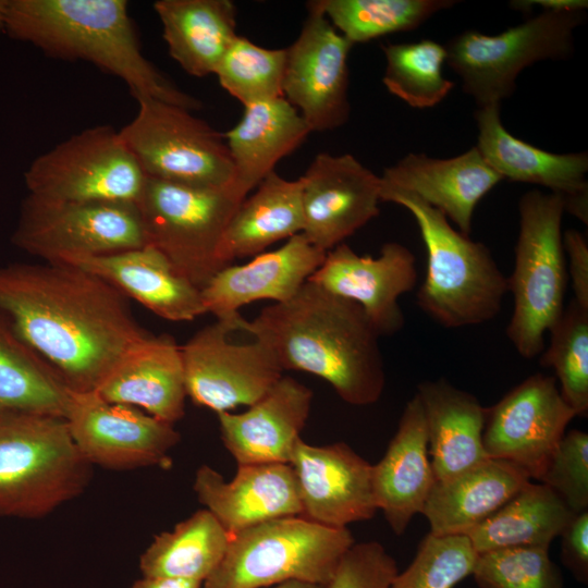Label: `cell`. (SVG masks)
<instances>
[{"label": "cell", "instance_id": "obj_3", "mask_svg": "<svg viewBox=\"0 0 588 588\" xmlns=\"http://www.w3.org/2000/svg\"><path fill=\"white\" fill-rule=\"evenodd\" d=\"M125 0H9L5 29L63 60H84L121 78L135 99L155 98L189 111L198 99L146 59Z\"/></svg>", "mask_w": 588, "mask_h": 588}, {"label": "cell", "instance_id": "obj_45", "mask_svg": "<svg viewBox=\"0 0 588 588\" xmlns=\"http://www.w3.org/2000/svg\"><path fill=\"white\" fill-rule=\"evenodd\" d=\"M564 253L568 257V271L572 280L574 299L583 308L588 309V244L583 233L567 230L563 236Z\"/></svg>", "mask_w": 588, "mask_h": 588}, {"label": "cell", "instance_id": "obj_21", "mask_svg": "<svg viewBox=\"0 0 588 588\" xmlns=\"http://www.w3.org/2000/svg\"><path fill=\"white\" fill-rule=\"evenodd\" d=\"M475 121L476 148L502 180L548 187L563 198L565 211L587 223L586 151L556 154L515 137L503 126L497 103L479 107Z\"/></svg>", "mask_w": 588, "mask_h": 588}, {"label": "cell", "instance_id": "obj_46", "mask_svg": "<svg viewBox=\"0 0 588 588\" xmlns=\"http://www.w3.org/2000/svg\"><path fill=\"white\" fill-rule=\"evenodd\" d=\"M511 5L520 11H529L539 7L542 11H585L588 7L586 0H519L512 1Z\"/></svg>", "mask_w": 588, "mask_h": 588}, {"label": "cell", "instance_id": "obj_47", "mask_svg": "<svg viewBox=\"0 0 588 588\" xmlns=\"http://www.w3.org/2000/svg\"><path fill=\"white\" fill-rule=\"evenodd\" d=\"M131 588H203V583L171 577L143 576Z\"/></svg>", "mask_w": 588, "mask_h": 588}, {"label": "cell", "instance_id": "obj_11", "mask_svg": "<svg viewBox=\"0 0 588 588\" xmlns=\"http://www.w3.org/2000/svg\"><path fill=\"white\" fill-rule=\"evenodd\" d=\"M28 194L53 200L137 204L147 176L110 125L88 127L38 156Z\"/></svg>", "mask_w": 588, "mask_h": 588}, {"label": "cell", "instance_id": "obj_10", "mask_svg": "<svg viewBox=\"0 0 588 588\" xmlns=\"http://www.w3.org/2000/svg\"><path fill=\"white\" fill-rule=\"evenodd\" d=\"M135 118L119 136L147 177L223 187L234 183L223 134L192 111L155 98H137Z\"/></svg>", "mask_w": 588, "mask_h": 588}, {"label": "cell", "instance_id": "obj_4", "mask_svg": "<svg viewBox=\"0 0 588 588\" xmlns=\"http://www.w3.org/2000/svg\"><path fill=\"white\" fill-rule=\"evenodd\" d=\"M380 201L406 208L427 250V272L416 294L420 309L444 328L476 326L499 315L507 278L490 249L456 231L446 217L416 196L380 193Z\"/></svg>", "mask_w": 588, "mask_h": 588}, {"label": "cell", "instance_id": "obj_48", "mask_svg": "<svg viewBox=\"0 0 588 588\" xmlns=\"http://www.w3.org/2000/svg\"><path fill=\"white\" fill-rule=\"evenodd\" d=\"M269 588H326V586L305 581H287Z\"/></svg>", "mask_w": 588, "mask_h": 588}, {"label": "cell", "instance_id": "obj_25", "mask_svg": "<svg viewBox=\"0 0 588 588\" xmlns=\"http://www.w3.org/2000/svg\"><path fill=\"white\" fill-rule=\"evenodd\" d=\"M60 265L76 267L100 278L126 298L135 299L166 320L192 321L206 314L201 290L150 245L108 255L76 257Z\"/></svg>", "mask_w": 588, "mask_h": 588}, {"label": "cell", "instance_id": "obj_34", "mask_svg": "<svg viewBox=\"0 0 588 588\" xmlns=\"http://www.w3.org/2000/svg\"><path fill=\"white\" fill-rule=\"evenodd\" d=\"M230 538L208 510H198L155 537L140 555V572L204 584L223 560Z\"/></svg>", "mask_w": 588, "mask_h": 588}, {"label": "cell", "instance_id": "obj_16", "mask_svg": "<svg viewBox=\"0 0 588 588\" xmlns=\"http://www.w3.org/2000/svg\"><path fill=\"white\" fill-rule=\"evenodd\" d=\"M574 417L555 377L537 372L486 408L485 451L539 480Z\"/></svg>", "mask_w": 588, "mask_h": 588}, {"label": "cell", "instance_id": "obj_1", "mask_svg": "<svg viewBox=\"0 0 588 588\" xmlns=\"http://www.w3.org/2000/svg\"><path fill=\"white\" fill-rule=\"evenodd\" d=\"M0 317L75 392L95 391L151 334L109 283L51 262L0 266Z\"/></svg>", "mask_w": 588, "mask_h": 588}, {"label": "cell", "instance_id": "obj_12", "mask_svg": "<svg viewBox=\"0 0 588 588\" xmlns=\"http://www.w3.org/2000/svg\"><path fill=\"white\" fill-rule=\"evenodd\" d=\"M11 242L51 264L146 245L135 204L63 201L30 194L22 201Z\"/></svg>", "mask_w": 588, "mask_h": 588}, {"label": "cell", "instance_id": "obj_17", "mask_svg": "<svg viewBox=\"0 0 588 588\" xmlns=\"http://www.w3.org/2000/svg\"><path fill=\"white\" fill-rule=\"evenodd\" d=\"M301 181L302 233L324 253L380 212V176L350 154H318Z\"/></svg>", "mask_w": 588, "mask_h": 588}, {"label": "cell", "instance_id": "obj_14", "mask_svg": "<svg viewBox=\"0 0 588 588\" xmlns=\"http://www.w3.org/2000/svg\"><path fill=\"white\" fill-rule=\"evenodd\" d=\"M352 47L318 1H309L297 38L285 48L282 95L311 132L338 128L350 118L347 60Z\"/></svg>", "mask_w": 588, "mask_h": 588}, {"label": "cell", "instance_id": "obj_31", "mask_svg": "<svg viewBox=\"0 0 588 588\" xmlns=\"http://www.w3.org/2000/svg\"><path fill=\"white\" fill-rule=\"evenodd\" d=\"M302 181L275 171L265 177L231 218L217 249L220 269L254 257L272 244L303 232Z\"/></svg>", "mask_w": 588, "mask_h": 588}, {"label": "cell", "instance_id": "obj_13", "mask_svg": "<svg viewBox=\"0 0 588 588\" xmlns=\"http://www.w3.org/2000/svg\"><path fill=\"white\" fill-rule=\"evenodd\" d=\"M235 331L216 320L181 345L187 396L217 414L253 405L283 376L266 344L256 339L234 343L230 335Z\"/></svg>", "mask_w": 588, "mask_h": 588}, {"label": "cell", "instance_id": "obj_20", "mask_svg": "<svg viewBox=\"0 0 588 588\" xmlns=\"http://www.w3.org/2000/svg\"><path fill=\"white\" fill-rule=\"evenodd\" d=\"M324 256V252L299 233L246 264L225 266L201 289L205 310L241 331L245 320L238 313L241 307L261 299L289 301L319 268Z\"/></svg>", "mask_w": 588, "mask_h": 588}, {"label": "cell", "instance_id": "obj_29", "mask_svg": "<svg viewBox=\"0 0 588 588\" xmlns=\"http://www.w3.org/2000/svg\"><path fill=\"white\" fill-rule=\"evenodd\" d=\"M426 421L436 480L457 475L489 458L482 433L486 407L448 380H425L416 392Z\"/></svg>", "mask_w": 588, "mask_h": 588}, {"label": "cell", "instance_id": "obj_39", "mask_svg": "<svg viewBox=\"0 0 588 588\" xmlns=\"http://www.w3.org/2000/svg\"><path fill=\"white\" fill-rule=\"evenodd\" d=\"M286 50L258 46L237 36L220 60L215 75L223 89L244 107L282 95Z\"/></svg>", "mask_w": 588, "mask_h": 588}, {"label": "cell", "instance_id": "obj_23", "mask_svg": "<svg viewBox=\"0 0 588 588\" xmlns=\"http://www.w3.org/2000/svg\"><path fill=\"white\" fill-rule=\"evenodd\" d=\"M193 489L230 536L268 520L301 515L302 511L290 464L238 465L231 480L201 465Z\"/></svg>", "mask_w": 588, "mask_h": 588}, {"label": "cell", "instance_id": "obj_15", "mask_svg": "<svg viewBox=\"0 0 588 588\" xmlns=\"http://www.w3.org/2000/svg\"><path fill=\"white\" fill-rule=\"evenodd\" d=\"M65 420L82 455L91 465L110 469L169 467V453L181 438L173 424L134 406L107 402L95 391L71 390Z\"/></svg>", "mask_w": 588, "mask_h": 588}, {"label": "cell", "instance_id": "obj_43", "mask_svg": "<svg viewBox=\"0 0 588 588\" xmlns=\"http://www.w3.org/2000/svg\"><path fill=\"white\" fill-rule=\"evenodd\" d=\"M397 572L395 560L380 542H355L326 588H389Z\"/></svg>", "mask_w": 588, "mask_h": 588}, {"label": "cell", "instance_id": "obj_22", "mask_svg": "<svg viewBox=\"0 0 588 588\" xmlns=\"http://www.w3.org/2000/svg\"><path fill=\"white\" fill-rule=\"evenodd\" d=\"M501 181L474 146L448 159L409 152L384 169L380 176V193L401 192L416 196L469 236L476 206Z\"/></svg>", "mask_w": 588, "mask_h": 588}, {"label": "cell", "instance_id": "obj_8", "mask_svg": "<svg viewBox=\"0 0 588 588\" xmlns=\"http://www.w3.org/2000/svg\"><path fill=\"white\" fill-rule=\"evenodd\" d=\"M247 196L234 183L201 187L147 177L136 204L146 245L159 250L180 274L201 290L220 270L218 246Z\"/></svg>", "mask_w": 588, "mask_h": 588}, {"label": "cell", "instance_id": "obj_41", "mask_svg": "<svg viewBox=\"0 0 588 588\" xmlns=\"http://www.w3.org/2000/svg\"><path fill=\"white\" fill-rule=\"evenodd\" d=\"M549 549L509 548L478 554L473 571L480 588H563Z\"/></svg>", "mask_w": 588, "mask_h": 588}, {"label": "cell", "instance_id": "obj_2", "mask_svg": "<svg viewBox=\"0 0 588 588\" xmlns=\"http://www.w3.org/2000/svg\"><path fill=\"white\" fill-rule=\"evenodd\" d=\"M266 344L283 371L327 381L346 403L378 402L385 387L380 335L364 310L307 281L289 301L273 303L242 330Z\"/></svg>", "mask_w": 588, "mask_h": 588}, {"label": "cell", "instance_id": "obj_27", "mask_svg": "<svg viewBox=\"0 0 588 588\" xmlns=\"http://www.w3.org/2000/svg\"><path fill=\"white\" fill-rule=\"evenodd\" d=\"M434 481L424 412L415 394L406 403L384 455L372 465L376 504L395 535H402L422 512Z\"/></svg>", "mask_w": 588, "mask_h": 588}, {"label": "cell", "instance_id": "obj_6", "mask_svg": "<svg viewBox=\"0 0 588 588\" xmlns=\"http://www.w3.org/2000/svg\"><path fill=\"white\" fill-rule=\"evenodd\" d=\"M518 211L514 268L507 278L513 311L506 335L517 353L529 359L541 354L544 334L565 308L564 200L558 194L531 189L520 197Z\"/></svg>", "mask_w": 588, "mask_h": 588}, {"label": "cell", "instance_id": "obj_19", "mask_svg": "<svg viewBox=\"0 0 588 588\" xmlns=\"http://www.w3.org/2000/svg\"><path fill=\"white\" fill-rule=\"evenodd\" d=\"M415 255L397 242L384 243L378 257L360 256L345 243L326 253L308 281L357 304L380 336L404 326L399 298L417 282Z\"/></svg>", "mask_w": 588, "mask_h": 588}, {"label": "cell", "instance_id": "obj_7", "mask_svg": "<svg viewBox=\"0 0 588 588\" xmlns=\"http://www.w3.org/2000/svg\"><path fill=\"white\" fill-rule=\"evenodd\" d=\"M355 543L347 528L301 515L268 520L230 538L223 560L203 588H269L287 581L327 586Z\"/></svg>", "mask_w": 588, "mask_h": 588}, {"label": "cell", "instance_id": "obj_40", "mask_svg": "<svg viewBox=\"0 0 588 588\" xmlns=\"http://www.w3.org/2000/svg\"><path fill=\"white\" fill-rule=\"evenodd\" d=\"M477 556L465 535L428 534L412 563L397 572L389 588H453L473 574Z\"/></svg>", "mask_w": 588, "mask_h": 588}, {"label": "cell", "instance_id": "obj_42", "mask_svg": "<svg viewBox=\"0 0 588 588\" xmlns=\"http://www.w3.org/2000/svg\"><path fill=\"white\" fill-rule=\"evenodd\" d=\"M540 483L549 487L578 514L588 507V434L580 430L565 432L551 455Z\"/></svg>", "mask_w": 588, "mask_h": 588}, {"label": "cell", "instance_id": "obj_49", "mask_svg": "<svg viewBox=\"0 0 588 588\" xmlns=\"http://www.w3.org/2000/svg\"><path fill=\"white\" fill-rule=\"evenodd\" d=\"M9 0H0V33H4Z\"/></svg>", "mask_w": 588, "mask_h": 588}, {"label": "cell", "instance_id": "obj_44", "mask_svg": "<svg viewBox=\"0 0 588 588\" xmlns=\"http://www.w3.org/2000/svg\"><path fill=\"white\" fill-rule=\"evenodd\" d=\"M560 537L561 560L581 584L588 583V511L575 514Z\"/></svg>", "mask_w": 588, "mask_h": 588}, {"label": "cell", "instance_id": "obj_18", "mask_svg": "<svg viewBox=\"0 0 588 588\" xmlns=\"http://www.w3.org/2000/svg\"><path fill=\"white\" fill-rule=\"evenodd\" d=\"M293 470L301 516L331 528L371 519L377 511L372 465L345 442L313 445L296 442Z\"/></svg>", "mask_w": 588, "mask_h": 588}, {"label": "cell", "instance_id": "obj_5", "mask_svg": "<svg viewBox=\"0 0 588 588\" xmlns=\"http://www.w3.org/2000/svg\"><path fill=\"white\" fill-rule=\"evenodd\" d=\"M90 478L65 418L0 413V516H46L83 493Z\"/></svg>", "mask_w": 588, "mask_h": 588}, {"label": "cell", "instance_id": "obj_30", "mask_svg": "<svg viewBox=\"0 0 588 588\" xmlns=\"http://www.w3.org/2000/svg\"><path fill=\"white\" fill-rule=\"evenodd\" d=\"M311 133L297 109L279 97L244 107L240 122L223 134L234 184L249 194Z\"/></svg>", "mask_w": 588, "mask_h": 588}, {"label": "cell", "instance_id": "obj_33", "mask_svg": "<svg viewBox=\"0 0 588 588\" xmlns=\"http://www.w3.org/2000/svg\"><path fill=\"white\" fill-rule=\"evenodd\" d=\"M574 515L549 487L529 482L466 536L477 554L509 548L549 549Z\"/></svg>", "mask_w": 588, "mask_h": 588}, {"label": "cell", "instance_id": "obj_28", "mask_svg": "<svg viewBox=\"0 0 588 588\" xmlns=\"http://www.w3.org/2000/svg\"><path fill=\"white\" fill-rule=\"evenodd\" d=\"M530 482L515 464L487 458L443 480H436L421 514L433 536L467 535Z\"/></svg>", "mask_w": 588, "mask_h": 588}, {"label": "cell", "instance_id": "obj_9", "mask_svg": "<svg viewBox=\"0 0 588 588\" xmlns=\"http://www.w3.org/2000/svg\"><path fill=\"white\" fill-rule=\"evenodd\" d=\"M584 20L585 11H541L497 35L468 29L444 46L445 63L478 108L501 105L514 93L524 69L573 53L574 30Z\"/></svg>", "mask_w": 588, "mask_h": 588}, {"label": "cell", "instance_id": "obj_35", "mask_svg": "<svg viewBox=\"0 0 588 588\" xmlns=\"http://www.w3.org/2000/svg\"><path fill=\"white\" fill-rule=\"evenodd\" d=\"M71 390L0 317V413L65 418Z\"/></svg>", "mask_w": 588, "mask_h": 588}, {"label": "cell", "instance_id": "obj_38", "mask_svg": "<svg viewBox=\"0 0 588 588\" xmlns=\"http://www.w3.org/2000/svg\"><path fill=\"white\" fill-rule=\"evenodd\" d=\"M550 332L539 363L552 368L560 393L576 416L588 414V309L571 301Z\"/></svg>", "mask_w": 588, "mask_h": 588}, {"label": "cell", "instance_id": "obj_36", "mask_svg": "<svg viewBox=\"0 0 588 588\" xmlns=\"http://www.w3.org/2000/svg\"><path fill=\"white\" fill-rule=\"evenodd\" d=\"M317 1L333 27L353 45L412 30L439 11L457 3L452 0Z\"/></svg>", "mask_w": 588, "mask_h": 588}, {"label": "cell", "instance_id": "obj_24", "mask_svg": "<svg viewBox=\"0 0 588 588\" xmlns=\"http://www.w3.org/2000/svg\"><path fill=\"white\" fill-rule=\"evenodd\" d=\"M313 391L282 376L243 413H219L221 440L238 465L289 464L308 419Z\"/></svg>", "mask_w": 588, "mask_h": 588}, {"label": "cell", "instance_id": "obj_32", "mask_svg": "<svg viewBox=\"0 0 588 588\" xmlns=\"http://www.w3.org/2000/svg\"><path fill=\"white\" fill-rule=\"evenodd\" d=\"M169 53L189 75L215 74L238 36L230 0H158L154 3Z\"/></svg>", "mask_w": 588, "mask_h": 588}, {"label": "cell", "instance_id": "obj_26", "mask_svg": "<svg viewBox=\"0 0 588 588\" xmlns=\"http://www.w3.org/2000/svg\"><path fill=\"white\" fill-rule=\"evenodd\" d=\"M95 392L174 425L184 416L187 397L181 345L169 334H150L120 359Z\"/></svg>", "mask_w": 588, "mask_h": 588}, {"label": "cell", "instance_id": "obj_37", "mask_svg": "<svg viewBox=\"0 0 588 588\" xmlns=\"http://www.w3.org/2000/svg\"><path fill=\"white\" fill-rule=\"evenodd\" d=\"M385 57L383 85L390 94L412 108L427 109L440 103L454 88L442 72L445 47L432 39L381 46Z\"/></svg>", "mask_w": 588, "mask_h": 588}]
</instances>
